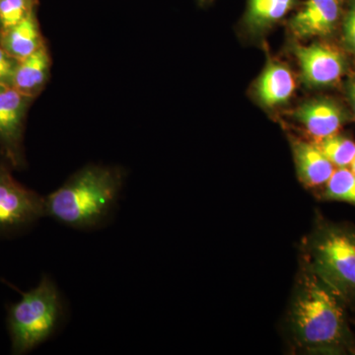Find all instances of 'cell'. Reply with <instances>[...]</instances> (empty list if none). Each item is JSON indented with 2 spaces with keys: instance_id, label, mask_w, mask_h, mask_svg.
Returning a JSON list of instances; mask_svg holds the SVG:
<instances>
[{
  "instance_id": "6da1fadb",
  "label": "cell",
  "mask_w": 355,
  "mask_h": 355,
  "mask_svg": "<svg viewBox=\"0 0 355 355\" xmlns=\"http://www.w3.org/2000/svg\"><path fill=\"white\" fill-rule=\"evenodd\" d=\"M345 304L342 296L308 265L299 279L289 313L298 345L309 354H354L355 338Z\"/></svg>"
},
{
  "instance_id": "7a4b0ae2",
  "label": "cell",
  "mask_w": 355,
  "mask_h": 355,
  "mask_svg": "<svg viewBox=\"0 0 355 355\" xmlns=\"http://www.w3.org/2000/svg\"><path fill=\"white\" fill-rule=\"evenodd\" d=\"M125 183L120 168L89 165L46 198V216L67 227L92 231L113 218Z\"/></svg>"
},
{
  "instance_id": "3957f363",
  "label": "cell",
  "mask_w": 355,
  "mask_h": 355,
  "mask_svg": "<svg viewBox=\"0 0 355 355\" xmlns=\"http://www.w3.org/2000/svg\"><path fill=\"white\" fill-rule=\"evenodd\" d=\"M7 308L11 354L25 355L57 335L67 321V306L55 282L44 275L36 287Z\"/></svg>"
},
{
  "instance_id": "277c9868",
  "label": "cell",
  "mask_w": 355,
  "mask_h": 355,
  "mask_svg": "<svg viewBox=\"0 0 355 355\" xmlns=\"http://www.w3.org/2000/svg\"><path fill=\"white\" fill-rule=\"evenodd\" d=\"M308 265L347 303L355 302V227L323 221L311 238Z\"/></svg>"
},
{
  "instance_id": "5b68a950",
  "label": "cell",
  "mask_w": 355,
  "mask_h": 355,
  "mask_svg": "<svg viewBox=\"0 0 355 355\" xmlns=\"http://www.w3.org/2000/svg\"><path fill=\"white\" fill-rule=\"evenodd\" d=\"M12 166L0 159V239L31 230L46 216V198L14 178Z\"/></svg>"
},
{
  "instance_id": "8992f818",
  "label": "cell",
  "mask_w": 355,
  "mask_h": 355,
  "mask_svg": "<svg viewBox=\"0 0 355 355\" xmlns=\"http://www.w3.org/2000/svg\"><path fill=\"white\" fill-rule=\"evenodd\" d=\"M33 100L12 87L0 91V148L13 169H22L25 165L23 137Z\"/></svg>"
},
{
  "instance_id": "52a82bcc",
  "label": "cell",
  "mask_w": 355,
  "mask_h": 355,
  "mask_svg": "<svg viewBox=\"0 0 355 355\" xmlns=\"http://www.w3.org/2000/svg\"><path fill=\"white\" fill-rule=\"evenodd\" d=\"M292 51L297 60L303 83L312 88L329 87L338 83L347 71L342 51L331 44H295Z\"/></svg>"
},
{
  "instance_id": "ba28073f",
  "label": "cell",
  "mask_w": 355,
  "mask_h": 355,
  "mask_svg": "<svg viewBox=\"0 0 355 355\" xmlns=\"http://www.w3.org/2000/svg\"><path fill=\"white\" fill-rule=\"evenodd\" d=\"M345 0H305L289 20L298 39L324 38L336 31L343 18Z\"/></svg>"
},
{
  "instance_id": "9c48e42d",
  "label": "cell",
  "mask_w": 355,
  "mask_h": 355,
  "mask_svg": "<svg viewBox=\"0 0 355 355\" xmlns=\"http://www.w3.org/2000/svg\"><path fill=\"white\" fill-rule=\"evenodd\" d=\"M294 118L311 137L319 140L338 132L347 123V114L335 100L321 98L299 106L294 112Z\"/></svg>"
},
{
  "instance_id": "30bf717a",
  "label": "cell",
  "mask_w": 355,
  "mask_h": 355,
  "mask_svg": "<svg viewBox=\"0 0 355 355\" xmlns=\"http://www.w3.org/2000/svg\"><path fill=\"white\" fill-rule=\"evenodd\" d=\"M295 89V79L288 67L270 60L254 84V95L261 106L272 109L286 104Z\"/></svg>"
},
{
  "instance_id": "8fae6325",
  "label": "cell",
  "mask_w": 355,
  "mask_h": 355,
  "mask_svg": "<svg viewBox=\"0 0 355 355\" xmlns=\"http://www.w3.org/2000/svg\"><path fill=\"white\" fill-rule=\"evenodd\" d=\"M299 6V0H247L241 26L252 38H261Z\"/></svg>"
},
{
  "instance_id": "7c38bea8",
  "label": "cell",
  "mask_w": 355,
  "mask_h": 355,
  "mask_svg": "<svg viewBox=\"0 0 355 355\" xmlns=\"http://www.w3.org/2000/svg\"><path fill=\"white\" fill-rule=\"evenodd\" d=\"M51 67L50 51L44 44L29 57L18 60L11 87L35 99L48 83Z\"/></svg>"
},
{
  "instance_id": "4fadbf2b",
  "label": "cell",
  "mask_w": 355,
  "mask_h": 355,
  "mask_svg": "<svg viewBox=\"0 0 355 355\" xmlns=\"http://www.w3.org/2000/svg\"><path fill=\"white\" fill-rule=\"evenodd\" d=\"M292 150L298 178L302 184L309 188L324 186L336 169L319 147L315 144L295 140L292 144Z\"/></svg>"
},
{
  "instance_id": "5bb4252c",
  "label": "cell",
  "mask_w": 355,
  "mask_h": 355,
  "mask_svg": "<svg viewBox=\"0 0 355 355\" xmlns=\"http://www.w3.org/2000/svg\"><path fill=\"white\" fill-rule=\"evenodd\" d=\"M44 44L37 11L18 24L0 30V46L18 60L29 57Z\"/></svg>"
},
{
  "instance_id": "9a60e30c",
  "label": "cell",
  "mask_w": 355,
  "mask_h": 355,
  "mask_svg": "<svg viewBox=\"0 0 355 355\" xmlns=\"http://www.w3.org/2000/svg\"><path fill=\"white\" fill-rule=\"evenodd\" d=\"M314 144L336 168L349 167L355 157V142L340 133L315 140Z\"/></svg>"
},
{
  "instance_id": "2e32d148",
  "label": "cell",
  "mask_w": 355,
  "mask_h": 355,
  "mask_svg": "<svg viewBox=\"0 0 355 355\" xmlns=\"http://www.w3.org/2000/svg\"><path fill=\"white\" fill-rule=\"evenodd\" d=\"M324 200L347 202L355 207V175L349 168H338L324 184Z\"/></svg>"
},
{
  "instance_id": "e0dca14e",
  "label": "cell",
  "mask_w": 355,
  "mask_h": 355,
  "mask_svg": "<svg viewBox=\"0 0 355 355\" xmlns=\"http://www.w3.org/2000/svg\"><path fill=\"white\" fill-rule=\"evenodd\" d=\"M39 0H0V30L18 24L36 12Z\"/></svg>"
},
{
  "instance_id": "ac0fdd59",
  "label": "cell",
  "mask_w": 355,
  "mask_h": 355,
  "mask_svg": "<svg viewBox=\"0 0 355 355\" xmlns=\"http://www.w3.org/2000/svg\"><path fill=\"white\" fill-rule=\"evenodd\" d=\"M343 30L345 46L355 53V0H349L347 12L343 14Z\"/></svg>"
},
{
  "instance_id": "d6986e66",
  "label": "cell",
  "mask_w": 355,
  "mask_h": 355,
  "mask_svg": "<svg viewBox=\"0 0 355 355\" xmlns=\"http://www.w3.org/2000/svg\"><path fill=\"white\" fill-rule=\"evenodd\" d=\"M18 60L11 57L1 46H0V83L6 87H11L14 73L17 67Z\"/></svg>"
},
{
  "instance_id": "ffe728a7",
  "label": "cell",
  "mask_w": 355,
  "mask_h": 355,
  "mask_svg": "<svg viewBox=\"0 0 355 355\" xmlns=\"http://www.w3.org/2000/svg\"><path fill=\"white\" fill-rule=\"evenodd\" d=\"M347 92H349V101L352 103V108L354 110L355 113V76L350 80L349 87H347Z\"/></svg>"
},
{
  "instance_id": "44dd1931",
  "label": "cell",
  "mask_w": 355,
  "mask_h": 355,
  "mask_svg": "<svg viewBox=\"0 0 355 355\" xmlns=\"http://www.w3.org/2000/svg\"><path fill=\"white\" fill-rule=\"evenodd\" d=\"M197 1L200 6H207L211 3V2H214V0H197Z\"/></svg>"
},
{
  "instance_id": "7402d4cb",
  "label": "cell",
  "mask_w": 355,
  "mask_h": 355,
  "mask_svg": "<svg viewBox=\"0 0 355 355\" xmlns=\"http://www.w3.org/2000/svg\"><path fill=\"white\" fill-rule=\"evenodd\" d=\"M350 167V171L354 173L355 175V157L354 158V160H352V164L349 165Z\"/></svg>"
},
{
  "instance_id": "603a6c76",
  "label": "cell",
  "mask_w": 355,
  "mask_h": 355,
  "mask_svg": "<svg viewBox=\"0 0 355 355\" xmlns=\"http://www.w3.org/2000/svg\"><path fill=\"white\" fill-rule=\"evenodd\" d=\"M7 88L6 86L2 85L1 83H0V91L3 90V89Z\"/></svg>"
}]
</instances>
